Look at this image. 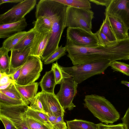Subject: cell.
Instances as JSON below:
<instances>
[{
    "label": "cell",
    "mask_w": 129,
    "mask_h": 129,
    "mask_svg": "<svg viewBox=\"0 0 129 129\" xmlns=\"http://www.w3.org/2000/svg\"><path fill=\"white\" fill-rule=\"evenodd\" d=\"M65 47L68 52L67 56L73 65L103 59L109 60L111 62L120 60L123 53L122 46L119 42L111 46L99 45L94 47H84L76 45L67 38Z\"/></svg>",
    "instance_id": "obj_1"
},
{
    "label": "cell",
    "mask_w": 129,
    "mask_h": 129,
    "mask_svg": "<svg viewBox=\"0 0 129 129\" xmlns=\"http://www.w3.org/2000/svg\"><path fill=\"white\" fill-rule=\"evenodd\" d=\"M84 101V107L103 122L107 124L113 123L120 118L119 114L115 107L103 96L86 95Z\"/></svg>",
    "instance_id": "obj_2"
},
{
    "label": "cell",
    "mask_w": 129,
    "mask_h": 129,
    "mask_svg": "<svg viewBox=\"0 0 129 129\" xmlns=\"http://www.w3.org/2000/svg\"><path fill=\"white\" fill-rule=\"evenodd\" d=\"M109 60H96L88 63L61 68L70 75L78 84L95 75L102 74L110 66Z\"/></svg>",
    "instance_id": "obj_3"
},
{
    "label": "cell",
    "mask_w": 129,
    "mask_h": 129,
    "mask_svg": "<svg viewBox=\"0 0 129 129\" xmlns=\"http://www.w3.org/2000/svg\"><path fill=\"white\" fill-rule=\"evenodd\" d=\"M94 13L89 9L78 8L67 6L66 10V26L72 28H80L92 33V20Z\"/></svg>",
    "instance_id": "obj_4"
},
{
    "label": "cell",
    "mask_w": 129,
    "mask_h": 129,
    "mask_svg": "<svg viewBox=\"0 0 129 129\" xmlns=\"http://www.w3.org/2000/svg\"><path fill=\"white\" fill-rule=\"evenodd\" d=\"M64 7L55 18L52 27L50 38L42 57L44 61L59 48L58 45L62 34L67 27L66 24V10Z\"/></svg>",
    "instance_id": "obj_5"
},
{
    "label": "cell",
    "mask_w": 129,
    "mask_h": 129,
    "mask_svg": "<svg viewBox=\"0 0 129 129\" xmlns=\"http://www.w3.org/2000/svg\"><path fill=\"white\" fill-rule=\"evenodd\" d=\"M43 70V64L38 57L29 56L22 66L19 77L15 82L25 85L35 82L39 78Z\"/></svg>",
    "instance_id": "obj_6"
},
{
    "label": "cell",
    "mask_w": 129,
    "mask_h": 129,
    "mask_svg": "<svg viewBox=\"0 0 129 129\" xmlns=\"http://www.w3.org/2000/svg\"><path fill=\"white\" fill-rule=\"evenodd\" d=\"M28 107L25 104L8 105L0 104V115L8 118L17 129H29L26 113Z\"/></svg>",
    "instance_id": "obj_7"
},
{
    "label": "cell",
    "mask_w": 129,
    "mask_h": 129,
    "mask_svg": "<svg viewBox=\"0 0 129 129\" xmlns=\"http://www.w3.org/2000/svg\"><path fill=\"white\" fill-rule=\"evenodd\" d=\"M60 88L56 95L61 105L65 110H73L76 106L73 102L77 93L78 83L72 77L63 79Z\"/></svg>",
    "instance_id": "obj_8"
},
{
    "label": "cell",
    "mask_w": 129,
    "mask_h": 129,
    "mask_svg": "<svg viewBox=\"0 0 129 129\" xmlns=\"http://www.w3.org/2000/svg\"><path fill=\"white\" fill-rule=\"evenodd\" d=\"M36 0H24L0 15L1 24L15 22L24 19L36 5Z\"/></svg>",
    "instance_id": "obj_9"
},
{
    "label": "cell",
    "mask_w": 129,
    "mask_h": 129,
    "mask_svg": "<svg viewBox=\"0 0 129 129\" xmlns=\"http://www.w3.org/2000/svg\"><path fill=\"white\" fill-rule=\"evenodd\" d=\"M66 38L79 46L94 47L99 45L96 33H90L80 28L68 27Z\"/></svg>",
    "instance_id": "obj_10"
},
{
    "label": "cell",
    "mask_w": 129,
    "mask_h": 129,
    "mask_svg": "<svg viewBox=\"0 0 129 129\" xmlns=\"http://www.w3.org/2000/svg\"><path fill=\"white\" fill-rule=\"evenodd\" d=\"M36 97L41 102L46 112L56 117L64 114L65 111L55 93L42 91L37 93Z\"/></svg>",
    "instance_id": "obj_11"
},
{
    "label": "cell",
    "mask_w": 129,
    "mask_h": 129,
    "mask_svg": "<svg viewBox=\"0 0 129 129\" xmlns=\"http://www.w3.org/2000/svg\"><path fill=\"white\" fill-rule=\"evenodd\" d=\"M104 14L114 15L118 17L129 29V0H112L105 9Z\"/></svg>",
    "instance_id": "obj_12"
},
{
    "label": "cell",
    "mask_w": 129,
    "mask_h": 129,
    "mask_svg": "<svg viewBox=\"0 0 129 129\" xmlns=\"http://www.w3.org/2000/svg\"><path fill=\"white\" fill-rule=\"evenodd\" d=\"M31 45L11 51L9 75L14 74L23 65L29 56Z\"/></svg>",
    "instance_id": "obj_13"
},
{
    "label": "cell",
    "mask_w": 129,
    "mask_h": 129,
    "mask_svg": "<svg viewBox=\"0 0 129 129\" xmlns=\"http://www.w3.org/2000/svg\"><path fill=\"white\" fill-rule=\"evenodd\" d=\"M51 32L37 34L31 45L29 56L37 57L41 59L50 38Z\"/></svg>",
    "instance_id": "obj_14"
},
{
    "label": "cell",
    "mask_w": 129,
    "mask_h": 129,
    "mask_svg": "<svg viewBox=\"0 0 129 129\" xmlns=\"http://www.w3.org/2000/svg\"><path fill=\"white\" fill-rule=\"evenodd\" d=\"M105 15L117 40H122L129 37L128 30L121 19L114 15Z\"/></svg>",
    "instance_id": "obj_15"
},
{
    "label": "cell",
    "mask_w": 129,
    "mask_h": 129,
    "mask_svg": "<svg viewBox=\"0 0 129 129\" xmlns=\"http://www.w3.org/2000/svg\"><path fill=\"white\" fill-rule=\"evenodd\" d=\"M38 82H34L25 85H21L15 83L16 87L22 96L25 104L31 106L34 102L37 94Z\"/></svg>",
    "instance_id": "obj_16"
},
{
    "label": "cell",
    "mask_w": 129,
    "mask_h": 129,
    "mask_svg": "<svg viewBox=\"0 0 129 129\" xmlns=\"http://www.w3.org/2000/svg\"><path fill=\"white\" fill-rule=\"evenodd\" d=\"M27 26L25 18L16 22L0 25V38L4 39L24 30Z\"/></svg>",
    "instance_id": "obj_17"
},
{
    "label": "cell",
    "mask_w": 129,
    "mask_h": 129,
    "mask_svg": "<svg viewBox=\"0 0 129 129\" xmlns=\"http://www.w3.org/2000/svg\"><path fill=\"white\" fill-rule=\"evenodd\" d=\"M39 84L42 91L48 93H54V88L56 84L53 70L51 69L46 72Z\"/></svg>",
    "instance_id": "obj_18"
},
{
    "label": "cell",
    "mask_w": 129,
    "mask_h": 129,
    "mask_svg": "<svg viewBox=\"0 0 129 129\" xmlns=\"http://www.w3.org/2000/svg\"><path fill=\"white\" fill-rule=\"evenodd\" d=\"M26 113L27 119L34 120L47 126L50 129H53L52 126L49 120L47 113L45 114L34 110L29 106Z\"/></svg>",
    "instance_id": "obj_19"
},
{
    "label": "cell",
    "mask_w": 129,
    "mask_h": 129,
    "mask_svg": "<svg viewBox=\"0 0 129 129\" xmlns=\"http://www.w3.org/2000/svg\"><path fill=\"white\" fill-rule=\"evenodd\" d=\"M66 122L68 129H98L97 124L86 120L75 119Z\"/></svg>",
    "instance_id": "obj_20"
},
{
    "label": "cell",
    "mask_w": 129,
    "mask_h": 129,
    "mask_svg": "<svg viewBox=\"0 0 129 129\" xmlns=\"http://www.w3.org/2000/svg\"><path fill=\"white\" fill-rule=\"evenodd\" d=\"M27 32L25 31H20L7 38L3 42L2 47L9 52L11 51L19 42Z\"/></svg>",
    "instance_id": "obj_21"
},
{
    "label": "cell",
    "mask_w": 129,
    "mask_h": 129,
    "mask_svg": "<svg viewBox=\"0 0 129 129\" xmlns=\"http://www.w3.org/2000/svg\"><path fill=\"white\" fill-rule=\"evenodd\" d=\"M9 51L5 48H0V72L9 75L10 58L8 55Z\"/></svg>",
    "instance_id": "obj_22"
},
{
    "label": "cell",
    "mask_w": 129,
    "mask_h": 129,
    "mask_svg": "<svg viewBox=\"0 0 129 129\" xmlns=\"http://www.w3.org/2000/svg\"><path fill=\"white\" fill-rule=\"evenodd\" d=\"M67 6L86 9L91 8V3L88 0H54Z\"/></svg>",
    "instance_id": "obj_23"
},
{
    "label": "cell",
    "mask_w": 129,
    "mask_h": 129,
    "mask_svg": "<svg viewBox=\"0 0 129 129\" xmlns=\"http://www.w3.org/2000/svg\"><path fill=\"white\" fill-rule=\"evenodd\" d=\"M37 34L33 28L27 32L15 47L13 50L23 49L31 45Z\"/></svg>",
    "instance_id": "obj_24"
},
{
    "label": "cell",
    "mask_w": 129,
    "mask_h": 129,
    "mask_svg": "<svg viewBox=\"0 0 129 129\" xmlns=\"http://www.w3.org/2000/svg\"><path fill=\"white\" fill-rule=\"evenodd\" d=\"M51 69L54 72L56 84H60L63 79L72 77L70 75L61 68L57 61L52 64Z\"/></svg>",
    "instance_id": "obj_25"
},
{
    "label": "cell",
    "mask_w": 129,
    "mask_h": 129,
    "mask_svg": "<svg viewBox=\"0 0 129 129\" xmlns=\"http://www.w3.org/2000/svg\"><path fill=\"white\" fill-rule=\"evenodd\" d=\"M15 83L12 82L6 88L0 89V92L13 99L23 101L22 97L17 89Z\"/></svg>",
    "instance_id": "obj_26"
},
{
    "label": "cell",
    "mask_w": 129,
    "mask_h": 129,
    "mask_svg": "<svg viewBox=\"0 0 129 129\" xmlns=\"http://www.w3.org/2000/svg\"><path fill=\"white\" fill-rule=\"evenodd\" d=\"M99 29L111 41L114 42L118 40L113 34L106 17L105 19L104 20L103 23Z\"/></svg>",
    "instance_id": "obj_27"
},
{
    "label": "cell",
    "mask_w": 129,
    "mask_h": 129,
    "mask_svg": "<svg viewBox=\"0 0 129 129\" xmlns=\"http://www.w3.org/2000/svg\"><path fill=\"white\" fill-rule=\"evenodd\" d=\"M110 66L113 70V72H119L129 76V64L115 61L110 63Z\"/></svg>",
    "instance_id": "obj_28"
},
{
    "label": "cell",
    "mask_w": 129,
    "mask_h": 129,
    "mask_svg": "<svg viewBox=\"0 0 129 129\" xmlns=\"http://www.w3.org/2000/svg\"><path fill=\"white\" fill-rule=\"evenodd\" d=\"M66 51L65 47H63L62 45H61L57 50L44 61V64H49L57 60L61 57L66 55Z\"/></svg>",
    "instance_id": "obj_29"
},
{
    "label": "cell",
    "mask_w": 129,
    "mask_h": 129,
    "mask_svg": "<svg viewBox=\"0 0 129 129\" xmlns=\"http://www.w3.org/2000/svg\"><path fill=\"white\" fill-rule=\"evenodd\" d=\"M0 104L8 105L25 104L22 101L13 99L1 92H0Z\"/></svg>",
    "instance_id": "obj_30"
},
{
    "label": "cell",
    "mask_w": 129,
    "mask_h": 129,
    "mask_svg": "<svg viewBox=\"0 0 129 129\" xmlns=\"http://www.w3.org/2000/svg\"><path fill=\"white\" fill-rule=\"evenodd\" d=\"M96 35L98 43L99 45L105 46H111L116 44L118 41L112 42L110 41L108 38L99 29L96 32Z\"/></svg>",
    "instance_id": "obj_31"
},
{
    "label": "cell",
    "mask_w": 129,
    "mask_h": 129,
    "mask_svg": "<svg viewBox=\"0 0 129 129\" xmlns=\"http://www.w3.org/2000/svg\"><path fill=\"white\" fill-rule=\"evenodd\" d=\"M26 121L29 129H50L47 126L32 119H27Z\"/></svg>",
    "instance_id": "obj_32"
},
{
    "label": "cell",
    "mask_w": 129,
    "mask_h": 129,
    "mask_svg": "<svg viewBox=\"0 0 129 129\" xmlns=\"http://www.w3.org/2000/svg\"><path fill=\"white\" fill-rule=\"evenodd\" d=\"M97 124L98 129H127L125 125L123 123L117 124L113 123L108 124L101 123Z\"/></svg>",
    "instance_id": "obj_33"
},
{
    "label": "cell",
    "mask_w": 129,
    "mask_h": 129,
    "mask_svg": "<svg viewBox=\"0 0 129 129\" xmlns=\"http://www.w3.org/2000/svg\"><path fill=\"white\" fill-rule=\"evenodd\" d=\"M64 114L57 117L52 125L53 129H63L66 125V123L64 121Z\"/></svg>",
    "instance_id": "obj_34"
},
{
    "label": "cell",
    "mask_w": 129,
    "mask_h": 129,
    "mask_svg": "<svg viewBox=\"0 0 129 129\" xmlns=\"http://www.w3.org/2000/svg\"><path fill=\"white\" fill-rule=\"evenodd\" d=\"M29 106L33 109L40 111L44 113L47 114V113L44 110L41 102L36 96L34 103L32 105Z\"/></svg>",
    "instance_id": "obj_35"
},
{
    "label": "cell",
    "mask_w": 129,
    "mask_h": 129,
    "mask_svg": "<svg viewBox=\"0 0 129 129\" xmlns=\"http://www.w3.org/2000/svg\"><path fill=\"white\" fill-rule=\"evenodd\" d=\"M0 119L3 122L5 129H17L12 122L6 117L0 115Z\"/></svg>",
    "instance_id": "obj_36"
},
{
    "label": "cell",
    "mask_w": 129,
    "mask_h": 129,
    "mask_svg": "<svg viewBox=\"0 0 129 129\" xmlns=\"http://www.w3.org/2000/svg\"><path fill=\"white\" fill-rule=\"evenodd\" d=\"M0 86L6 84L8 83L14 81L10 78V75L5 73L0 72Z\"/></svg>",
    "instance_id": "obj_37"
},
{
    "label": "cell",
    "mask_w": 129,
    "mask_h": 129,
    "mask_svg": "<svg viewBox=\"0 0 129 129\" xmlns=\"http://www.w3.org/2000/svg\"><path fill=\"white\" fill-rule=\"evenodd\" d=\"M112 0H89V2H92L98 5L105 6L107 7L110 4Z\"/></svg>",
    "instance_id": "obj_38"
},
{
    "label": "cell",
    "mask_w": 129,
    "mask_h": 129,
    "mask_svg": "<svg viewBox=\"0 0 129 129\" xmlns=\"http://www.w3.org/2000/svg\"><path fill=\"white\" fill-rule=\"evenodd\" d=\"M121 119L122 123L125 125L126 129H129V107Z\"/></svg>",
    "instance_id": "obj_39"
},
{
    "label": "cell",
    "mask_w": 129,
    "mask_h": 129,
    "mask_svg": "<svg viewBox=\"0 0 129 129\" xmlns=\"http://www.w3.org/2000/svg\"><path fill=\"white\" fill-rule=\"evenodd\" d=\"M22 67L17 70L14 74L9 75L11 78L16 82L18 80L20 74Z\"/></svg>",
    "instance_id": "obj_40"
},
{
    "label": "cell",
    "mask_w": 129,
    "mask_h": 129,
    "mask_svg": "<svg viewBox=\"0 0 129 129\" xmlns=\"http://www.w3.org/2000/svg\"><path fill=\"white\" fill-rule=\"evenodd\" d=\"M23 0H0V5L6 3H16L23 1Z\"/></svg>",
    "instance_id": "obj_41"
},
{
    "label": "cell",
    "mask_w": 129,
    "mask_h": 129,
    "mask_svg": "<svg viewBox=\"0 0 129 129\" xmlns=\"http://www.w3.org/2000/svg\"><path fill=\"white\" fill-rule=\"evenodd\" d=\"M12 82H9L6 84L0 86V89H4L6 88Z\"/></svg>",
    "instance_id": "obj_42"
},
{
    "label": "cell",
    "mask_w": 129,
    "mask_h": 129,
    "mask_svg": "<svg viewBox=\"0 0 129 129\" xmlns=\"http://www.w3.org/2000/svg\"><path fill=\"white\" fill-rule=\"evenodd\" d=\"M121 83L129 87V82L128 81L122 80L121 81Z\"/></svg>",
    "instance_id": "obj_43"
},
{
    "label": "cell",
    "mask_w": 129,
    "mask_h": 129,
    "mask_svg": "<svg viewBox=\"0 0 129 129\" xmlns=\"http://www.w3.org/2000/svg\"><path fill=\"white\" fill-rule=\"evenodd\" d=\"M63 129H67V125H66L65 127L63 128Z\"/></svg>",
    "instance_id": "obj_44"
},
{
    "label": "cell",
    "mask_w": 129,
    "mask_h": 129,
    "mask_svg": "<svg viewBox=\"0 0 129 129\" xmlns=\"http://www.w3.org/2000/svg\"><path fill=\"white\" fill-rule=\"evenodd\" d=\"M37 129L34 128V129Z\"/></svg>",
    "instance_id": "obj_45"
}]
</instances>
